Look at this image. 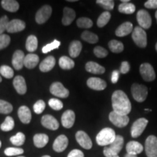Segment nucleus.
Wrapping results in <instances>:
<instances>
[{"label":"nucleus","instance_id":"f257e3e1","mask_svg":"<svg viewBox=\"0 0 157 157\" xmlns=\"http://www.w3.org/2000/svg\"><path fill=\"white\" fill-rule=\"evenodd\" d=\"M113 111L122 115L130 113L132 105L128 97L122 90H116L111 97Z\"/></svg>","mask_w":157,"mask_h":157},{"label":"nucleus","instance_id":"f03ea898","mask_svg":"<svg viewBox=\"0 0 157 157\" xmlns=\"http://www.w3.org/2000/svg\"><path fill=\"white\" fill-rule=\"evenodd\" d=\"M116 133L113 129L109 127H105L100 131L96 136V142L99 146H109L114 141Z\"/></svg>","mask_w":157,"mask_h":157},{"label":"nucleus","instance_id":"7ed1b4c3","mask_svg":"<svg viewBox=\"0 0 157 157\" xmlns=\"http://www.w3.org/2000/svg\"><path fill=\"white\" fill-rule=\"evenodd\" d=\"M131 93L135 101L139 103H142L146 99L148 95V89L143 84L135 83L131 87Z\"/></svg>","mask_w":157,"mask_h":157},{"label":"nucleus","instance_id":"20e7f679","mask_svg":"<svg viewBox=\"0 0 157 157\" xmlns=\"http://www.w3.org/2000/svg\"><path fill=\"white\" fill-rule=\"evenodd\" d=\"M132 38L134 42L139 48H144L147 45V35L144 29L137 26L132 32Z\"/></svg>","mask_w":157,"mask_h":157},{"label":"nucleus","instance_id":"39448f33","mask_svg":"<svg viewBox=\"0 0 157 157\" xmlns=\"http://www.w3.org/2000/svg\"><path fill=\"white\" fill-rule=\"evenodd\" d=\"M109 120L116 127L121 128V127H126L128 124L129 118L127 115L119 114L113 111L109 113Z\"/></svg>","mask_w":157,"mask_h":157},{"label":"nucleus","instance_id":"423d86ee","mask_svg":"<svg viewBox=\"0 0 157 157\" xmlns=\"http://www.w3.org/2000/svg\"><path fill=\"white\" fill-rule=\"evenodd\" d=\"M145 151L148 157H157V137L150 135L145 143Z\"/></svg>","mask_w":157,"mask_h":157},{"label":"nucleus","instance_id":"0eeeda50","mask_svg":"<svg viewBox=\"0 0 157 157\" xmlns=\"http://www.w3.org/2000/svg\"><path fill=\"white\" fill-rule=\"evenodd\" d=\"M148 123V121L145 118H140V119H137L132 124V127H131V135H132V137H137L140 136L146 129Z\"/></svg>","mask_w":157,"mask_h":157},{"label":"nucleus","instance_id":"6e6552de","mask_svg":"<svg viewBox=\"0 0 157 157\" xmlns=\"http://www.w3.org/2000/svg\"><path fill=\"white\" fill-rule=\"evenodd\" d=\"M137 21L140 27L143 29H148L152 23L151 17L145 10H140L137 13Z\"/></svg>","mask_w":157,"mask_h":157},{"label":"nucleus","instance_id":"1a4fd4ad","mask_svg":"<svg viewBox=\"0 0 157 157\" xmlns=\"http://www.w3.org/2000/svg\"><path fill=\"white\" fill-rule=\"evenodd\" d=\"M52 14V7L50 5H44L37 11L35 20L38 24H43L48 21Z\"/></svg>","mask_w":157,"mask_h":157},{"label":"nucleus","instance_id":"9d476101","mask_svg":"<svg viewBox=\"0 0 157 157\" xmlns=\"http://www.w3.org/2000/svg\"><path fill=\"white\" fill-rule=\"evenodd\" d=\"M140 72L143 79L146 82L154 81L156 78L154 69L150 63H143L140 67Z\"/></svg>","mask_w":157,"mask_h":157},{"label":"nucleus","instance_id":"9b49d317","mask_svg":"<svg viewBox=\"0 0 157 157\" xmlns=\"http://www.w3.org/2000/svg\"><path fill=\"white\" fill-rule=\"evenodd\" d=\"M50 91L52 95L56 97L66 98L69 95V91L64 87L63 84L60 82H54L51 84L50 87Z\"/></svg>","mask_w":157,"mask_h":157},{"label":"nucleus","instance_id":"f8f14e48","mask_svg":"<svg viewBox=\"0 0 157 157\" xmlns=\"http://www.w3.org/2000/svg\"><path fill=\"white\" fill-rule=\"evenodd\" d=\"M76 140L78 144L84 149L89 150L93 147V142L87 133L84 131H78L76 133Z\"/></svg>","mask_w":157,"mask_h":157},{"label":"nucleus","instance_id":"ddd939ff","mask_svg":"<svg viewBox=\"0 0 157 157\" xmlns=\"http://www.w3.org/2000/svg\"><path fill=\"white\" fill-rule=\"evenodd\" d=\"M25 29V23L20 19H13L9 21L7 26V31L9 33H17Z\"/></svg>","mask_w":157,"mask_h":157},{"label":"nucleus","instance_id":"4468645a","mask_svg":"<svg viewBox=\"0 0 157 157\" xmlns=\"http://www.w3.org/2000/svg\"><path fill=\"white\" fill-rule=\"evenodd\" d=\"M68 145V137L64 135H59L57 138L55 140L52 148L55 151L60 153L64 151Z\"/></svg>","mask_w":157,"mask_h":157},{"label":"nucleus","instance_id":"2eb2a0df","mask_svg":"<svg viewBox=\"0 0 157 157\" xmlns=\"http://www.w3.org/2000/svg\"><path fill=\"white\" fill-rule=\"evenodd\" d=\"M41 123L42 126L45 128L51 129V130H56L59 128V123L57 119L52 116L47 114L43 116L41 119Z\"/></svg>","mask_w":157,"mask_h":157},{"label":"nucleus","instance_id":"dca6fc26","mask_svg":"<svg viewBox=\"0 0 157 157\" xmlns=\"http://www.w3.org/2000/svg\"><path fill=\"white\" fill-rule=\"evenodd\" d=\"M25 54L23 51L17 50L13 53L12 64L15 70H21L24 66Z\"/></svg>","mask_w":157,"mask_h":157},{"label":"nucleus","instance_id":"f3484780","mask_svg":"<svg viewBox=\"0 0 157 157\" xmlns=\"http://www.w3.org/2000/svg\"><path fill=\"white\" fill-rule=\"evenodd\" d=\"M87 84L90 89L98 90V91L105 90L107 87L106 82L102 79V78L97 77H91L88 78L87 81Z\"/></svg>","mask_w":157,"mask_h":157},{"label":"nucleus","instance_id":"a211bd4d","mask_svg":"<svg viewBox=\"0 0 157 157\" xmlns=\"http://www.w3.org/2000/svg\"><path fill=\"white\" fill-rule=\"evenodd\" d=\"M75 113L72 110H67L63 113L61 117L62 125L65 128H71L75 122Z\"/></svg>","mask_w":157,"mask_h":157},{"label":"nucleus","instance_id":"6ab92c4d","mask_svg":"<svg viewBox=\"0 0 157 157\" xmlns=\"http://www.w3.org/2000/svg\"><path fill=\"white\" fill-rule=\"evenodd\" d=\"M13 86L17 93L20 95H24L27 91V86L25 78L21 76H15L13 79Z\"/></svg>","mask_w":157,"mask_h":157},{"label":"nucleus","instance_id":"aec40b11","mask_svg":"<svg viewBox=\"0 0 157 157\" xmlns=\"http://www.w3.org/2000/svg\"><path fill=\"white\" fill-rule=\"evenodd\" d=\"M126 151L128 154L137 155L143 152V145L137 141H129L126 146Z\"/></svg>","mask_w":157,"mask_h":157},{"label":"nucleus","instance_id":"412c9836","mask_svg":"<svg viewBox=\"0 0 157 157\" xmlns=\"http://www.w3.org/2000/svg\"><path fill=\"white\" fill-rule=\"evenodd\" d=\"M17 115L23 124H29L31 120V112L30 109L25 105L19 108Z\"/></svg>","mask_w":157,"mask_h":157},{"label":"nucleus","instance_id":"4be33fe9","mask_svg":"<svg viewBox=\"0 0 157 157\" xmlns=\"http://www.w3.org/2000/svg\"><path fill=\"white\" fill-rule=\"evenodd\" d=\"M132 29L133 25L132 23L124 22L118 27L117 30H116L115 34L117 36L119 37L125 36L130 34L131 32H132Z\"/></svg>","mask_w":157,"mask_h":157},{"label":"nucleus","instance_id":"5701e85b","mask_svg":"<svg viewBox=\"0 0 157 157\" xmlns=\"http://www.w3.org/2000/svg\"><path fill=\"white\" fill-rule=\"evenodd\" d=\"M56 65V58L53 56H48L43 60L39 65V69L42 72H48L54 68Z\"/></svg>","mask_w":157,"mask_h":157},{"label":"nucleus","instance_id":"b1692460","mask_svg":"<svg viewBox=\"0 0 157 157\" xmlns=\"http://www.w3.org/2000/svg\"><path fill=\"white\" fill-rule=\"evenodd\" d=\"M85 69L87 71L94 74H103L105 71V68L103 66L93 61L87 62L86 63Z\"/></svg>","mask_w":157,"mask_h":157},{"label":"nucleus","instance_id":"393cba45","mask_svg":"<svg viewBox=\"0 0 157 157\" xmlns=\"http://www.w3.org/2000/svg\"><path fill=\"white\" fill-rule=\"evenodd\" d=\"M76 17V13L73 9L70 7H64L63 17L62 19V23L64 25H68L74 21Z\"/></svg>","mask_w":157,"mask_h":157},{"label":"nucleus","instance_id":"a878e982","mask_svg":"<svg viewBox=\"0 0 157 157\" xmlns=\"http://www.w3.org/2000/svg\"><path fill=\"white\" fill-rule=\"evenodd\" d=\"M39 61V56L36 54L29 53L25 56L24 66L29 69L34 68L38 65Z\"/></svg>","mask_w":157,"mask_h":157},{"label":"nucleus","instance_id":"bb28decb","mask_svg":"<svg viewBox=\"0 0 157 157\" xmlns=\"http://www.w3.org/2000/svg\"><path fill=\"white\" fill-rule=\"evenodd\" d=\"M2 7L6 11L10 12V13H15L19 9V3L15 0H2L1 2Z\"/></svg>","mask_w":157,"mask_h":157},{"label":"nucleus","instance_id":"cd10ccee","mask_svg":"<svg viewBox=\"0 0 157 157\" xmlns=\"http://www.w3.org/2000/svg\"><path fill=\"white\" fill-rule=\"evenodd\" d=\"M82 50V44L79 41L75 40L73 41L70 44L69 49H68V52L69 55L71 58H76L79 56L81 53V51Z\"/></svg>","mask_w":157,"mask_h":157},{"label":"nucleus","instance_id":"c85d7f7f","mask_svg":"<svg viewBox=\"0 0 157 157\" xmlns=\"http://www.w3.org/2000/svg\"><path fill=\"white\" fill-rule=\"evenodd\" d=\"M48 141L49 137L46 134L39 133V134H36L34 136V146L39 148L44 147L48 144Z\"/></svg>","mask_w":157,"mask_h":157},{"label":"nucleus","instance_id":"c756f323","mask_svg":"<svg viewBox=\"0 0 157 157\" xmlns=\"http://www.w3.org/2000/svg\"><path fill=\"white\" fill-rule=\"evenodd\" d=\"M123 146H124L123 137L121 136V135H117L114 141H113L111 145H109V148L111 149L113 152H114L115 154H118L121 151V149L123 148Z\"/></svg>","mask_w":157,"mask_h":157},{"label":"nucleus","instance_id":"7c9ffc66","mask_svg":"<svg viewBox=\"0 0 157 157\" xmlns=\"http://www.w3.org/2000/svg\"><path fill=\"white\" fill-rule=\"evenodd\" d=\"M59 66L63 70H70L74 67L75 63L67 56H62L59 59Z\"/></svg>","mask_w":157,"mask_h":157},{"label":"nucleus","instance_id":"2f4dec72","mask_svg":"<svg viewBox=\"0 0 157 157\" xmlns=\"http://www.w3.org/2000/svg\"><path fill=\"white\" fill-rule=\"evenodd\" d=\"M38 47V39L34 35H30L26 39L25 48L30 52H34Z\"/></svg>","mask_w":157,"mask_h":157},{"label":"nucleus","instance_id":"473e14b6","mask_svg":"<svg viewBox=\"0 0 157 157\" xmlns=\"http://www.w3.org/2000/svg\"><path fill=\"white\" fill-rule=\"evenodd\" d=\"M119 11L121 13L124 14L130 15L135 13V6L132 3L127 2V3H121L119 6Z\"/></svg>","mask_w":157,"mask_h":157},{"label":"nucleus","instance_id":"72a5a7b5","mask_svg":"<svg viewBox=\"0 0 157 157\" xmlns=\"http://www.w3.org/2000/svg\"><path fill=\"white\" fill-rule=\"evenodd\" d=\"M109 48L110 50L114 53H120L124 50V45L119 41L113 39L109 43Z\"/></svg>","mask_w":157,"mask_h":157},{"label":"nucleus","instance_id":"f704fd0d","mask_svg":"<svg viewBox=\"0 0 157 157\" xmlns=\"http://www.w3.org/2000/svg\"><path fill=\"white\" fill-rule=\"evenodd\" d=\"M82 39L90 44H95L98 42V36L89 31H84L82 34Z\"/></svg>","mask_w":157,"mask_h":157},{"label":"nucleus","instance_id":"c9c22d12","mask_svg":"<svg viewBox=\"0 0 157 157\" xmlns=\"http://www.w3.org/2000/svg\"><path fill=\"white\" fill-rule=\"evenodd\" d=\"M15 126V121L14 119H13V117H7L5 118V120L4 121V122L2 124L1 126H0V128L4 132H9V131H11L12 129L14 128Z\"/></svg>","mask_w":157,"mask_h":157},{"label":"nucleus","instance_id":"e433bc0d","mask_svg":"<svg viewBox=\"0 0 157 157\" xmlns=\"http://www.w3.org/2000/svg\"><path fill=\"white\" fill-rule=\"evenodd\" d=\"M111 13L109 11L103 12L102 14L100 15L97 21V25L100 28H103L109 22L110 19H111Z\"/></svg>","mask_w":157,"mask_h":157},{"label":"nucleus","instance_id":"4c0bfd02","mask_svg":"<svg viewBox=\"0 0 157 157\" xmlns=\"http://www.w3.org/2000/svg\"><path fill=\"white\" fill-rule=\"evenodd\" d=\"M10 142L13 143L14 146H21L24 144L25 140V136L23 132H17L15 135H13L10 139Z\"/></svg>","mask_w":157,"mask_h":157},{"label":"nucleus","instance_id":"58836bf2","mask_svg":"<svg viewBox=\"0 0 157 157\" xmlns=\"http://www.w3.org/2000/svg\"><path fill=\"white\" fill-rule=\"evenodd\" d=\"M76 24L78 28L81 29H90L93 26V23L91 19L88 17H79L76 21Z\"/></svg>","mask_w":157,"mask_h":157},{"label":"nucleus","instance_id":"ea45409f","mask_svg":"<svg viewBox=\"0 0 157 157\" xmlns=\"http://www.w3.org/2000/svg\"><path fill=\"white\" fill-rule=\"evenodd\" d=\"M0 74L6 78H11L14 76V71L10 66L3 65L0 67Z\"/></svg>","mask_w":157,"mask_h":157},{"label":"nucleus","instance_id":"a19ab883","mask_svg":"<svg viewBox=\"0 0 157 157\" xmlns=\"http://www.w3.org/2000/svg\"><path fill=\"white\" fill-rule=\"evenodd\" d=\"M13 107L11 103L3 100H0V113L7 114L13 111Z\"/></svg>","mask_w":157,"mask_h":157},{"label":"nucleus","instance_id":"79ce46f5","mask_svg":"<svg viewBox=\"0 0 157 157\" xmlns=\"http://www.w3.org/2000/svg\"><path fill=\"white\" fill-rule=\"evenodd\" d=\"M60 46V41L57 40V39H55L52 42L45 45L44 48H42V52L43 53H48V52H50V51H52L53 50H56V49H58Z\"/></svg>","mask_w":157,"mask_h":157},{"label":"nucleus","instance_id":"37998d69","mask_svg":"<svg viewBox=\"0 0 157 157\" xmlns=\"http://www.w3.org/2000/svg\"><path fill=\"white\" fill-rule=\"evenodd\" d=\"M23 152H24L23 149L14 148V147H10V148H7L5 150V154L7 156H17V155L23 154Z\"/></svg>","mask_w":157,"mask_h":157},{"label":"nucleus","instance_id":"c03bdc74","mask_svg":"<svg viewBox=\"0 0 157 157\" xmlns=\"http://www.w3.org/2000/svg\"><path fill=\"white\" fill-rule=\"evenodd\" d=\"M96 3L106 10H112L114 7V2L112 0H98Z\"/></svg>","mask_w":157,"mask_h":157},{"label":"nucleus","instance_id":"a18cd8bd","mask_svg":"<svg viewBox=\"0 0 157 157\" xmlns=\"http://www.w3.org/2000/svg\"><path fill=\"white\" fill-rule=\"evenodd\" d=\"M48 104L50 108H52L53 110H56V111H60L63 107V104L62 102L57 98H51L49 100Z\"/></svg>","mask_w":157,"mask_h":157},{"label":"nucleus","instance_id":"49530a36","mask_svg":"<svg viewBox=\"0 0 157 157\" xmlns=\"http://www.w3.org/2000/svg\"><path fill=\"white\" fill-rule=\"evenodd\" d=\"M45 107H46V105H45L44 101H42V100H39V101H37L34 103L33 108H34V112L36 114H40V113H42L44 111Z\"/></svg>","mask_w":157,"mask_h":157},{"label":"nucleus","instance_id":"de8ad7c7","mask_svg":"<svg viewBox=\"0 0 157 157\" xmlns=\"http://www.w3.org/2000/svg\"><path fill=\"white\" fill-rule=\"evenodd\" d=\"M10 37L7 34H4L0 35V50L7 48L10 43Z\"/></svg>","mask_w":157,"mask_h":157},{"label":"nucleus","instance_id":"09e8293b","mask_svg":"<svg viewBox=\"0 0 157 157\" xmlns=\"http://www.w3.org/2000/svg\"><path fill=\"white\" fill-rule=\"evenodd\" d=\"M94 54L98 58H103L108 56V51L101 46H97L94 48Z\"/></svg>","mask_w":157,"mask_h":157},{"label":"nucleus","instance_id":"8fccbe9b","mask_svg":"<svg viewBox=\"0 0 157 157\" xmlns=\"http://www.w3.org/2000/svg\"><path fill=\"white\" fill-rule=\"evenodd\" d=\"M8 23L9 19L6 15H4L0 18V35L4 34L5 31H7V26Z\"/></svg>","mask_w":157,"mask_h":157},{"label":"nucleus","instance_id":"3c124183","mask_svg":"<svg viewBox=\"0 0 157 157\" xmlns=\"http://www.w3.org/2000/svg\"><path fill=\"white\" fill-rule=\"evenodd\" d=\"M130 69V66L129 63L127 61H123L121 64V68H120V72L121 74H127L129 71Z\"/></svg>","mask_w":157,"mask_h":157},{"label":"nucleus","instance_id":"603ef678","mask_svg":"<svg viewBox=\"0 0 157 157\" xmlns=\"http://www.w3.org/2000/svg\"><path fill=\"white\" fill-rule=\"evenodd\" d=\"M67 157H84V153L78 149H74L68 154Z\"/></svg>","mask_w":157,"mask_h":157},{"label":"nucleus","instance_id":"864d4df0","mask_svg":"<svg viewBox=\"0 0 157 157\" xmlns=\"http://www.w3.org/2000/svg\"><path fill=\"white\" fill-rule=\"evenodd\" d=\"M144 5L148 9H157V0H148Z\"/></svg>","mask_w":157,"mask_h":157},{"label":"nucleus","instance_id":"5fc2aeb1","mask_svg":"<svg viewBox=\"0 0 157 157\" xmlns=\"http://www.w3.org/2000/svg\"><path fill=\"white\" fill-rule=\"evenodd\" d=\"M103 154L105 157H119L117 154H115L109 147H105L103 150Z\"/></svg>","mask_w":157,"mask_h":157},{"label":"nucleus","instance_id":"6e6d98bb","mask_svg":"<svg viewBox=\"0 0 157 157\" xmlns=\"http://www.w3.org/2000/svg\"><path fill=\"white\" fill-rule=\"evenodd\" d=\"M119 78V71H113L112 75H111V82L113 84H116L118 82Z\"/></svg>","mask_w":157,"mask_h":157},{"label":"nucleus","instance_id":"4d7b16f0","mask_svg":"<svg viewBox=\"0 0 157 157\" xmlns=\"http://www.w3.org/2000/svg\"><path fill=\"white\" fill-rule=\"evenodd\" d=\"M124 157H137V155H132V154H127L126 155H125Z\"/></svg>","mask_w":157,"mask_h":157},{"label":"nucleus","instance_id":"13d9d810","mask_svg":"<svg viewBox=\"0 0 157 157\" xmlns=\"http://www.w3.org/2000/svg\"><path fill=\"white\" fill-rule=\"evenodd\" d=\"M68 2H76V0H68Z\"/></svg>","mask_w":157,"mask_h":157},{"label":"nucleus","instance_id":"bf43d9fd","mask_svg":"<svg viewBox=\"0 0 157 157\" xmlns=\"http://www.w3.org/2000/svg\"><path fill=\"white\" fill-rule=\"evenodd\" d=\"M42 157H51L50 156H48V155H44V156H43Z\"/></svg>","mask_w":157,"mask_h":157},{"label":"nucleus","instance_id":"052dcab7","mask_svg":"<svg viewBox=\"0 0 157 157\" xmlns=\"http://www.w3.org/2000/svg\"><path fill=\"white\" fill-rule=\"evenodd\" d=\"M155 17H156V21H157V10H156V14H155Z\"/></svg>","mask_w":157,"mask_h":157},{"label":"nucleus","instance_id":"680f3d73","mask_svg":"<svg viewBox=\"0 0 157 157\" xmlns=\"http://www.w3.org/2000/svg\"><path fill=\"white\" fill-rule=\"evenodd\" d=\"M2 81V77H1V76H0V82H1Z\"/></svg>","mask_w":157,"mask_h":157},{"label":"nucleus","instance_id":"e2e57ef3","mask_svg":"<svg viewBox=\"0 0 157 157\" xmlns=\"http://www.w3.org/2000/svg\"><path fill=\"white\" fill-rule=\"evenodd\" d=\"M1 146H2V142L1 140H0V148H1Z\"/></svg>","mask_w":157,"mask_h":157},{"label":"nucleus","instance_id":"0e129e2a","mask_svg":"<svg viewBox=\"0 0 157 157\" xmlns=\"http://www.w3.org/2000/svg\"><path fill=\"white\" fill-rule=\"evenodd\" d=\"M156 50L157 51V42H156Z\"/></svg>","mask_w":157,"mask_h":157},{"label":"nucleus","instance_id":"69168bd1","mask_svg":"<svg viewBox=\"0 0 157 157\" xmlns=\"http://www.w3.org/2000/svg\"><path fill=\"white\" fill-rule=\"evenodd\" d=\"M17 157H25V156H17Z\"/></svg>","mask_w":157,"mask_h":157}]
</instances>
